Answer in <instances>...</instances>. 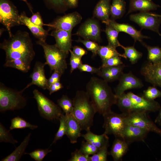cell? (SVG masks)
Wrapping results in <instances>:
<instances>
[{
	"instance_id": "cell-1",
	"label": "cell",
	"mask_w": 161,
	"mask_h": 161,
	"mask_svg": "<svg viewBox=\"0 0 161 161\" xmlns=\"http://www.w3.org/2000/svg\"><path fill=\"white\" fill-rule=\"evenodd\" d=\"M6 54V61L20 59L30 65L35 55L29 34L19 31L0 44Z\"/></svg>"
},
{
	"instance_id": "cell-2",
	"label": "cell",
	"mask_w": 161,
	"mask_h": 161,
	"mask_svg": "<svg viewBox=\"0 0 161 161\" xmlns=\"http://www.w3.org/2000/svg\"><path fill=\"white\" fill-rule=\"evenodd\" d=\"M108 83L103 79L93 77L86 86V92L96 112L102 115L111 111L112 106L117 102V97Z\"/></svg>"
},
{
	"instance_id": "cell-3",
	"label": "cell",
	"mask_w": 161,
	"mask_h": 161,
	"mask_svg": "<svg viewBox=\"0 0 161 161\" xmlns=\"http://www.w3.org/2000/svg\"><path fill=\"white\" fill-rule=\"evenodd\" d=\"M72 114L78 121L81 128L86 131L93 126V118L97 112L86 92L78 90L72 100Z\"/></svg>"
},
{
	"instance_id": "cell-4",
	"label": "cell",
	"mask_w": 161,
	"mask_h": 161,
	"mask_svg": "<svg viewBox=\"0 0 161 161\" xmlns=\"http://www.w3.org/2000/svg\"><path fill=\"white\" fill-rule=\"evenodd\" d=\"M37 43L43 49L45 63L49 66L51 72L57 71L62 75L67 67L66 58L69 53L60 49L55 44H48L46 41L38 40Z\"/></svg>"
},
{
	"instance_id": "cell-5",
	"label": "cell",
	"mask_w": 161,
	"mask_h": 161,
	"mask_svg": "<svg viewBox=\"0 0 161 161\" xmlns=\"http://www.w3.org/2000/svg\"><path fill=\"white\" fill-rule=\"evenodd\" d=\"M24 91H17L0 84V111L14 110L22 109L26 105V98L23 96Z\"/></svg>"
},
{
	"instance_id": "cell-6",
	"label": "cell",
	"mask_w": 161,
	"mask_h": 161,
	"mask_svg": "<svg viewBox=\"0 0 161 161\" xmlns=\"http://www.w3.org/2000/svg\"><path fill=\"white\" fill-rule=\"evenodd\" d=\"M33 93V97L36 100L38 110L41 116L49 120H59L62 114L59 106L37 89H35Z\"/></svg>"
},
{
	"instance_id": "cell-7",
	"label": "cell",
	"mask_w": 161,
	"mask_h": 161,
	"mask_svg": "<svg viewBox=\"0 0 161 161\" xmlns=\"http://www.w3.org/2000/svg\"><path fill=\"white\" fill-rule=\"evenodd\" d=\"M16 7L10 0H0V22L8 32L10 37L12 27L22 25Z\"/></svg>"
},
{
	"instance_id": "cell-8",
	"label": "cell",
	"mask_w": 161,
	"mask_h": 161,
	"mask_svg": "<svg viewBox=\"0 0 161 161\" xmlns=\"http://www.w3.org/2000/svg\"><path fill=\"white\" fill-rule=\"evenodd\" d=\"M126 115L123 113L118 114L112 111L103 115L104 133L107 135L113 134L115 137H121L122 131L126 125L125 120Z\"/></svg>"
},
{
	"instance_id": "cell-9",
	"label": "cell",
	"mask_w": 161,
	"mask_h": 161,
	"mask_svg": "<svg viewBox=\"0 0 161 161\" xmlns=\"http://www.w3.org/2000/svg\"><path fill=\"white\" fill-rule=\"evenodd\" d=\"M147 112L136 111L126 114L125 119L126 123L138 127L149 132H154L161 136V129L150 119Z\"/></svg>"
},
{
	"instance_id": "cell-10",
	"label": "cell",
	"mask_w": 161,
	"mask_h": 161,
	"mask_svg": "<svg viewBox=\"0 0 161 161\" xmlns=\"http://www.w3.org/2000/svg\"><path fill=\"white\" fill-rule=\"evenodd\" d=\"M130 19L137 24L142 29L151 30L161 35L159 28L161 23V17L149 12H140L130 15Z\"/></svg>"
},
{
	"instance_id": "cell-11",
	"label": "cell",
	"mask_w": 161,
	"mask_h": 161,
	"mask_svg": "<svg viewBox=\"0 0 161 161\" xmlns=\"http://www.w3.org/2000/svg\"><path fill=\"white\" fill-rule=\"evenodd\" d=\"M140 72L146 82L161 89V60L155 62H145Z\"/></svg>"
},
{
	"instance_id": "cell-12",
	"label": "cell",
	"mask_w": 161,
	"mask_h": 161,
	"mask_svg": "<svg viewBox=\"0 0 161 161\" xmlns=\"http://www.w3.org/2000/svg\"><path fill=\"white\" fill-rule=\"evenodd\" d=\"M100 33L101 28L99 22L94 18H91L81 25L75 35L84 39L99 42L101 40Z\"/></svg>"
},
{
	"instance_id": "cell-13",
	"label": "cell",
	"mask_w": 161,
	"mask_h": 161,
	"mask_svg": "<svg viewBox=\"0 0 161 161\" xmlns=\"http://www.w3.org/2000/svg\"><path fill=\"white\" fill-rule=\"evenodd\" d=\"M82 18L78 12H74L58 18L52 23L44 24V25L55 30L72 31L75 27L80 23Z\"/></svg>"
},
{
	"instance_id": "cell-14",
	"label": "cell",
	"mask_w": 161,
	"mask_h": 161,
	"mask_svg": "<svg viewBox=\"0 0 161 161\" xmlns=\"http://www.w3.org/2000/svg\"><path fill=\"white\" fill-rule=\"evenodd\" d=\"M119 82L115 89V95L118 97L128 90L142 88L143 84L140 79L134 75L131 72L123 73L118 80Z\"/></svg>"
},
{
	"instance_id": "cell-15",
	"label": "cell",
	"mask_w": 161,
	"mask_h": 161,
	"mask_svg": "<svg viewBox=\"0 0 161 161\" xmlns=\"http://www.w3.org/2000/svg\"><path fill=\"white\" fill-rule=\"evenodd\" d=\"M127 94L131 101L134 111H140L155 112L159 110L161 108L160 103L154 100H148L143 96H140L131 92Z\"/></svg>"
},
{
	"instance_id": "cell-16",
	"label": "cell",
	"mask_w": 161,
	"mask_h": 161,
	"mask_svg": "<svg viewBox=\"0 0 161 161\" xmlns=\"http://www.w3.org/2000/svg\"><path fill=\"white\" fill-rule=\"evenodd\" d=\"M45 63L40 62L35 63L33 72L30 77L32 79L31 82L29 83L22 90L24 91L31 85H35L44 89H48L49 85L48 79L45 76L44 67Z\"/></svg>"
},
{
	"instance_id": "cell-17",
	"label": "cell",
	"mask_w": 161,
	"mask_h": 161,
	"mask_svg": "<svg viewBox=\"0 0 161 161\" xmlns=\"http://www.w3.org/2000/svg\"><path fill=\"white\" fill-rule=\"evenodd\" d=\"M149 132L138 127L126 124L121 137L129 144L135 142L143 141Z\"/></svg>"
},
{
	"instance_id": "cell-18",
	"label": "cell",
	"mask_w": 161,
	"mask_h": 161,
	"mask_svg": "<svg viewBox=\"0 0 161 161\" xmlns=\"http://www.w3.org/2000/svg\"><path fill=\"white\" fill-rule=\"evenodd\" d=\"M50 35L54 37L55 44L60 49L69 53L72 47V31L54 30Z\"/></svg>"
},
{
	"instance_id": "cell-19",
	"label": "cell",
	"mask_w": 161,
	"mask_h": 161,
	"mask_svg": "<svg viewBox=\"0 0 161 161\" xmlns=\"http://www.w3.org/2000/svg\"><path fill=\"white\" fill-rule=\"evenodd\" d=\"M112 27L119 32L126 33L131 36L134 40L135 42L138 41L141 43L144 38H148V37L143 35L140 31L136 29L133 26L127 24L119 23L114 20L110 19L107 24Z\"/></svg>"
},
{
	"instance_id": "cell-20",
	"label": "cell",
	"mask_w": 161,
	"mask_h": 161,
	"mask_svg": "<svg viewBox=\"0 0 161 161\" xmlns=\"http://www.w3.org/2000/svg\"><path fill=\"white\" fill-rule=\"evenodd\" d=\"M67 116L66 135L70 140V143L74 144L77 143L78 138L81 136L82 129L78 122L72 113Z\"/></svg>"
},
{
	"instance_id": "cell-21",
	"label": "cell",
	"mask_w": 161,
	"mask_h": 161,
	"mask_svg": "<svg viewBox=\"0 0 161 161\" xmlns=\"http://www.w3.org/2000/svg\"><path fill=\"white\" fill-rule=\"evenodd\" d=\"M111 6L110 0H100L94 10V17L107 24L110 19Z\"/></svg>"
},
{
	"instance_id": "cell-22",
	"label": "cell",
	"mask_w": 161,
	"mask_h": 161,
	"mask_svg": "<svg viewBox=\"0 0 161 161\" xmlns=\"http://www.w3.org/2000/svg\"><path fill=\"white\" fill-rule=\"evenodd\" d=\"M126 66L123 64L118 66L102 67L98 75L108 82L118 80L123 73V70Z\"/></svg>"
},
{
	"instance_id": "cell-23",
	"label": "cell",
	"mask_w": 161,
	"mask_h": 161,
	"mask_svg": "<svg viewBox=\"0 0 161 161\" xmlns=\"http://www.w3.org/2000/svg\"><path fill=\"white\" fill-rule=\"evenodd\" d=\"M20 19L22 24L26 26L39 40L46 41L48 35L49 30H46L43 27L33 24L24 13H22L20 15Z\"/></svg>"
},
{
	"instance_id": "cell-24",
	"label": "cell",
	"mask_w": 161,
	"mask_h": 161,
	"mask_svg": "<svg viewBox=\"0 0 161 161\" xmlns=\"http://www.w3.org/2000/svg\"><path fill=\"white\" fill-rule=\"evenodd\" d=\"M129 145L122 138L115 137L110 153L114 161L122 160L129 150Z\"/></svg>"
},
{
	"instance_id": "cell-25",
	"label": "cell",
	"mask_w": 161,
	"mask_h": 161,
	"mask_svg": "<svg viewBox=\"0 0 161 161\" xmlns=\"http://www.w3.org/2000/svg\"><path fill=\"white\" fill-rule=\"evenodd\" d=\"M129 10L127 14L134 11L148 12L156 10L160 6L151 0H129Z\"/></svg>"
},
{
	"instance_id": "cell-26",
	"label": "cell",
	"mask_w": 161,
	"mask_h": 161,
	"mask_svg": "<svg viewBox=\"0 0 161 161\" xmlns=\"http://www.w3.org/2000/svg\"><path fill=\"white\" fill-rule=\"evenodd\" d=\"M86 131V133L85 134H81V136L86 141L99 149L106 145H109V138L107 134L104 133L101 135H97L92 132L90 129Z\"/></svg>"
},
{
	"instance_id": "cell-27",
	"label": "cell",
	"mask_w": 161,
	"mask_h": 161,
	"mask_svg": "<svg viewBox=\"0 0 161 161\" xmlns=\"http://www.w3.org/2000/svg\"><path fill=\"white\" fill-rule=\"evenodd\" d=\"M31 133L26 136L21 144L10 154L3 159L1 161H18L24 154L25 150L30 140Z\"/></svg>"
},
{
	"instance_id": "cell-28",
	"label": "cell",
	"mask_w": 161,
	"mask_h": 161,
	"mask_svg": "<svg viewBox=\"0 0 161 161\" xmlns=\"http://www.w3.org/2000/svg\"><path fill=\"white\" fill-rule=\"evenodd\" d=\"M116 48L109 44L106 46H100L97 54L100 56L103 62L115 56H119L127 59L124 54L119 53Z\"/></svg>"
},
{
	"instance_id": "cell-29",
	"label": "cell",
	"mask_w": 161,
	"mask_h": 161,
	"mask_svg": "<svg viewBox=\"0 0 161 161\" xmlns=\"http://www.w3.org/2000/svg\"><path fill=\"white\" fill-rule=\"evenodd\" d=\"M126 6L124 0H112L111 6V19L114 20L122 18L125 12Z\"/></svg>"
},
{
	"instance_id": "cell-30",
	"label": "cell",
	"mask_w": 161,
	"mask_h": 161,
	"mask_svg": "<svg viewBox=\"0 0 161 161\" xmlns=\"http://www.w3.org/2000/svg\"><path fill=\"white\" fill-rule=\"evenodd\" d=\"M116 104L122 113L129 114L134 112L131 101L127 94L125 93L117 97Z\"/></svg>"
},
{
	"instance_id": "cell-31",
	"label": "cell",
	"mask_w": 161,
	"mask_h": 161,
	"mask_svg": "<svg viewBox=\"0 0 161 161\" xmlns=\"http://www.w3.org/2000/svg\"><path fill=\"white\" fill-rule=\"evenodd\" d=\"M104 32L108 42V44L116 48L121 46V44L118 40L119 32L115 29L109 25H106Z\"/></svg>"
},
{
	"instance_id": "cell-32",
	"label": "cell",
	"mask_w": 161,
	"mask_h": 161,
	"mask_svg": "<svg viewBox=\"0 0 161 161\" xmlns=\"http://www.w3.org/2000/svg\"><path fill=\"white\" fill-rule=\"evenodd\" d=\"M120 47L124 50L123 54L127 59L128 58L132 64L136 63L142 56V53L137 50L134 46L125 47L121 45Z\"/></svg>"
},
{
	"instance_id": "cell-33",
	"label": "cell",
	"mask_w": 161,
	"mask_h": 161,
	"mask_svg": "<svg viewBox=\"0 0 161 161\" xmlns=\"http://www.w3.org/2000/svg\"><path fill=\"white\" fill-rule=\"evenodd\" d=\"M141 43L147 50L148 61L155 62L161 60V48L158 46H150L143 42Z\"/></svg>"
},
{
	"instance_id": "cell-34",
	"label": "cell",
	"mask_w": 161,
	"mask_h": 161,
	"mask_svg": "<svg viewBox=\"0 0 161 161\" xmlns=\"http://www.w3.org/2000/svg\"><path fill=\"white\" fill-rule=\"evenodd\" d=\"M37 125L32 124L27 122L24 119L19 117H15L11 120V124L10 127V130L14 129H21L29 128L34 129L37 128Z\"/></svg>"
},
{
	"instance_id": "cell-35",
	"label": "cell",
	"mask_w": 161,
	"mask_h": 161,
	"mask_svg": "<svg viewBox=\"0 0 161 161\" xmlns=\"http://www.w3.org/2000/svg\"><path fill=\"white\" fill-rule=\"evenodd\" d=\"M58 105L67 116L72 113L73 105V101L66 95H63L57 100Z\"/></svg>"
},
{
	"instance_id": "cell-36",
	"label": "cell",
	"mask_w": 161,
	"mask_h": 161,
	"mask_svg": "<svg viewBox=\"0 0 161 161\" xmlns=\"http://www.w3.org/2000/svg\"><path fill=\"white\" fill-rule=\"evenodd\" d=\"M4 66L6 67L14 68L24 72H27L30 68V65L20 59L6 61Z\"/></svg>"
},
{
	"instance_id": "cell-37",
	"label": "cell",
	"mask_w": 161,
	"mask_h": 161,
	"mask_svg": "<svg viewBox=\"0 0 161 161\" xmlns=\"http://www.w3.org/2000/svg\"><path fill=\"white\" fill-rule=\"evenodd\" d=\"M67 118V116L66 115L62 114L59 118L60 122L59 127L51 145L55 143L58 140L61 139L64 135L66 134Z\"/></svg>"
},
{
	"instance_id": "cell-38",
	"label": "cell",
	"mask_w": 161,
	"mask_h": 161,
	"mask_svg": "<svg viewBox=\"0 0 161 161\" xmlns=\"http://www.w3.org/2000/svg\"><path fill=\"white\" fill-rule=\"evenodd\" d=\"M0 142L9 143L13 144L18 142L13 138L9 131L6 129L1 123L0 124Z\"/></svg>"
},
{
	"instance_id": "cell-39",
	"label": "cell",
	"mask_w": 161,
	"mask_h": 161,
	"mask_svg": "<svg viewBox=\"0 0 161 161\" xmlns=\"http://www.w3.org/2000/svg\"><path fill=\"white\" fill-rule=\"evenodd\" d=\"M109 145H106L100 148L95 154L90 157V161H106L109 152L108 148Z\"/></svg>"
},
{
	"instance_id": "cell-40",
	"label": "cell",
	"mask_w": 161,
	"mask_h": 161,
	"mask_svg": "<svg viewBox=\"0 0 161 161\" xmlns=\"http://www.w3.org/2000/svg\"><path fill=\"white\" fill-rule=\"evenodd\" d=\"M143 96L147 99L153 100L156 98L161 97V92L156 87L149 86L143 91Z\"/></svg>"
},
{
	"instance_id": "cell-41",
	"label": "cell",
	"mask_w": 161,
	"mask_h": 161,
	"mask_svg": "<svg viewBox=\"0 0 161 161\" xmlns=\"http://www.w3.org/2000/svg\"><path fill=\"white\" fill-rule=\"evenodd\" d=\"M76 41L82 43L87 49L91 51L93 56H96L97 54L99 45L96 42L88 40H82L79 38Z\"/></svg>"
},
{
	"instance_id": "cell-42",
	"label": "cell",
	"mask_w": 161,
	"mask_h": 161,
	"mask_svg": "<svg viewBox=\"0 0 161 161\" xmlns=\"http://www.w3.org/2000/svg\"><path fill=\"white\" fill-rule=\"evenodd\" d=\"M52 150L48 148L37 149L29 153H25L24 154H28L31 157L36 161H42L45 156Z\"/></svg>"
},
{
	"instance_id": "cell-43",
	"label": "cell",
	"mask_w": 161,
	"mask_h": 161,
	"mask_svg": "<svg viewBox=\"0 0 161 161\" xmlns=\"http://www.w3.org/2000/svg\"><path fill=\"white\" fill-rule=\"evenodd\" d=\"M99 149L91 143L83 141L82 142L80 151L84 154L90 155L96 153Z\"/></svg>"
},
{
	"instance_id": "cell-44",
	"label": "cell",
	"mask_w": 161,
	"mask_h": 161,
	"mask_svg": "<svg viewBox=\"0 0 161 161\" xmlns=\"http://www.w3.org/2000/svg\"><path fill=\"white\" fill-rule=\"evenodd\" d=\"M70 53L69 64L70 66V73H72L74 70L78 68L79 66L82 63L81 58L75 55L72 51L69 50Z\"/></svg>"
},
{
	"instance_id": "cell-45",
	"label": "cell",
	"mask_w": 161,
	"mask_h": 161,
	"mask_svg": "<svg viewBox=\"0 0 161 161\" xmlns=\"http://www.w3.org/2000/svg\"><path fill=\"white\" fill-rule=\"evenodd\" d=\"M71 157L68 161H90V157L81 152L79 149H76L71 154Z\"/></svg>"
},
{
	"instance_id": "cell-46",
	"label": "cell",
	"mask_w": 161,
	"mask_h": 161,
	"mask_svg": "<svg viewBox=\"0 0 161 161\" xmlns=\"http://www.w3.org/2000/svg\"><path fill=\"white\" fill-rule=\"evenodd\" d=\"M123 64L120 57L115 56L109 58L102 63V67L118 66Z\"/></svg>"
},
{
	"instance_id": "cell-47",
	"label": "cell",
	"mask_w": 161,
	"mask_h": 161,
	"mask_svg": "<svg viewBox=\"0 0 161 161\" xmlns=\"http://www.w3.org/2000/svg\"><path fill=\"white\" fill-rule=\"evenodd\" d=\"M81 72H86L92 74H96L97 75L100 72V67L96 68L86 64H81L78 68Z\"/></svg>"
},
{
	"instance_id": "cell-48",
	"label": "cell",
	"mask_w": 161,
	"mask_h": 161,
	"mask_svg": "<svg viewBox=\"0 0 161 161\" xmlns=\"http://www.w3.org/2000/svg\"><path fill=\"white\" fill-rule=\"evenodd\" d=\"M51 7L56 10H64L67 7L64 0H45Z\"/></svg>"
},
{
	"instance_id": "cell-49",
	"label": "cell",
	"mask_w": 161,
	"mask_h": 161,
	"mask_svg": "<svg viewBox=\"0 0 161 161\" xmlns=\"http://www.w3.org/2000/svg\"><path fill=\"white\" fill-rule=\"evenodd\" d=\"M31 21L35 25L43 27L44 25L40 13L37 12L33 13L32 16L30 18Z\"/></svg>"
},
{
	"instance_id": "cell-50",
	"label": "cell",
	"mask_w": 161,
	"mask_h": 161,
	"mask_svg": "<svg viewBox=\"0 0 161 161\" xmlns=\"http://www.w3.org/2000/svg\"><path fill=\"white\" fill-rule=\"evenodd\" d=\"M72 52L76 56L81 58L86 55L87 52L83 48L78 46H75L73 47Z\"/></svg>"
},
{
	"instance_id": "cell-51",
	"label": "cell",
	"mask_w": 161,
	"mask_h": 161,
	"mask_svg": "<svg viewBox=\"0 0 161 161\" xmlns=\"http://www.w3.org/2000/svg\"><path fill=\"white\" fill-rule=\"evenodd\" d=\"M62 75L57 71H54L50 77L48 79V83L49 85L60 81Z\"/></svg>"
},
{
	"instance_id": "cell-52",
	"label": "cell",
	"mask_w": 161,
	"mask_h": 161,
	"mask_svg": "<svg viewBox=\"0 0 161 161\" xmlns=\"http://www.w3.org/2000/svg\"><path fill=\"white\" fill-rule=\"evenodd\" d=\"M79 0H64L67 7L71 8L76 7L78 5Z\"/></svg>"
},
{
	"instance_id": "cell-53",
	"label": "cell",
	"mask_w": 161,
	"mask_h": 161,
	"mask_svg": "<svg viewBox=\"0 0 161 161\" xmlns=\"http://www.w3.org/2000/svg\"><path fill=\"white\" fill-rule=\"evenodd\" d=\"M48 89L49 91V94L50 95L58 91L54 83L49 85Z\"/></svg>"
},
{
	"instance_id": "cell-54",
	"label": "cell",
	"mask_w": 161,
	"mask_h": 161,
	"mask_svg": "<svg viewBox=\"0 0 161 161\" xmlns=\"http://www.w3.org/2000/svg\"><path fill=\"white\" fill-rule=\"evenodd\" d=\"M159 110V112L155 119V122L159 125L161 126V108H160Z\"/></svg>"
},
{
	"instance_id": "cell-55",
	"label": "cell",
	"mask_w": 161,
	"mask_h": 161,
	"mask_svg": "<svg viewBox=\"0 0 161 161\" xmlns=\"http://www.w3.org/2000/svg\"><path fill=\"white\" fill-rule=\"evenodd\" d=\"M58 91L60 90L63 88V86L60 81L54 83Z\"/></svg>"
},
{
	"instance_id": "cell-56",
	"label": "cell",
	"mask_w": 161,
	"mask_h": 161,
	"mask_svg": "<svg viewBox=\"0 0 161 161\" xmlns=\"http://www.w3.org/2000/svg\"><path fill=\"white\" fill-rule=\"evenodd\" d=\"M23 1H24V2L26 3L28 7H29L30 10L31 11V12L32 13H33L32 12V7L31 6L30 4H29L27 1V0H21Z\"/></svg>"
},
{
	"instance_id": "cell-57",
	"label": "cell",
	"mask_w": 161,
	"mask_h": 161,
	"mask_svg": "<svg viewBox=\"0 0 161 161\" xmlns=\"http://www.w3.org/2000/svg\"><path fill=\"white\" fill-rule=\"evenodd\" d=\"M154 14L156 16H157L161 17V15H159V14Z\"/></svg>"
}]
</instances>
